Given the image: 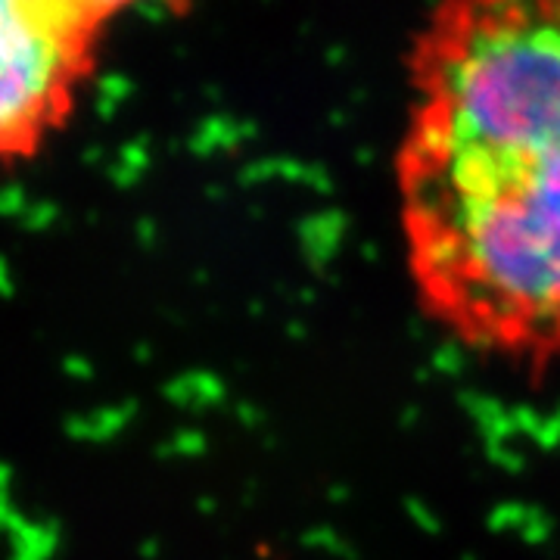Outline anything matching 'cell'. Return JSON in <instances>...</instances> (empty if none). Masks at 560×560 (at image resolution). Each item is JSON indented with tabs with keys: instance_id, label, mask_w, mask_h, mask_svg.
Masks as SVG:
<instances>
[{
	"instance_id": "cell-1",
	"label": "cell",
	"mask_w": 560,
	"mask_h": 560,
	"mask_svg": "<svg viewBox=\"0 0 560 560\" xmlns=\"http://www.w3.org/2000/svg\"><path fill=\"white\" fill-rule=\"evenodd\" d=\"M392 156L417 308L489 361H560V0H436Z\"/></svg>"
},
{
	"instance_id": "cell-3",
	"label": "cell",
	"mask_w": 560,
	"mask_h": 560,
	"mask_svg": "<svg viewBox=\"0 0 560 560\" xmlns=\"http://www.w3.org/2000/svg\"><path fill=\"white\" fill-rule=\"evenodd\" d=\"M84 4L91 6L93 16H97L100 22L109 28V22H116V19L128 16V12L159 10V6H168V4H180V0H84Z\"/></svg>"
},
{
	"instance_id": "cell-2",
	"label": "cell",
	"mask_w": 560,
	"mask_h": 560,
	"mask_svg": "<svg viewBox=\"0 0 560 560\" xmlns=\"http://www.w3.org/2000/svg\"><path fill=\"white\" fill-rule=\"evenodd\" d=\"M103 31L84 0H0V165L35 159L72 122Z\"/></svg>"
}]
</instances>
